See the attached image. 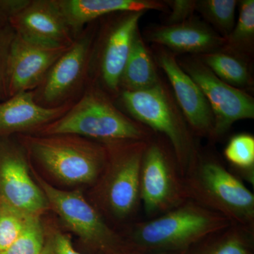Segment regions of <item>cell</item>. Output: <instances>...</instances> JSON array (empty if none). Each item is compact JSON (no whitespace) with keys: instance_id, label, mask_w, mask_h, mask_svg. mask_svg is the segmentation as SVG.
<instances>
[{"instance_id":"cell-30","label":"cell","mask_w":254,"mask_h":254,"mask_svg":"<svg viewBox=\"0 0 254 254\" xmlns=\"http://www.w3.org/2000/svg\"><path fill=\"white\" fill-rule=\"evenodd\" d=\"M29 1L30 0H0V26L9 25L11 18Z\"/></svg>"},{"instance_id":"cell-5","label":"cell","mask_w":254,"mask_h":254,"mask_svg":"<svg viewBox=\"0 0 254 254\" xmlns=\"http://www.w3.org/2000/svg\"><path fill=\"white\" fill-rule=\"evenodd\" d=\"M148 141L105 144L108 160L91 192L93 205L103 216L123 222L136 213L141 203L140 173Z\"/></svg>"},{"instance_id":"cell-26","label":"cell","mask_w":254,"mask_h":254,"mask_svg":"<svg viewBox=\"0 0 254 254\" xmlns=\"http://www.w3.org/2000/svg\"><path fill=\"white\" fill-rule=\"evenodd\" d=\"M43 245L44 230L42 217L35 216L17 240L0 254H42Z\"/></svg>"},{"instance_id":"cell-24","label":"cell","mask_w":254,"mask_h":254,"mask_svg":"<svg viewBox=\"0 0 254 254\" xmlns=\"http://www.w3.org/2000/svg\"><path fill=\"white\" fill-rule=\"evenodd\" d=\"M224 156L233 168L254 183V137L240 133L232 137L224 150Z\"/></svg>"},{"instance_id":"cell-32","label":"cell","mask_w":254,"mask_h":254,"mask_svg":"<svg viewBox=\"0 0 254 254\" xmlns=\"http://www.w3.org/2000/svg\"><path fill=\"white\" fill-rule=\"evenodd\" d=\"M0 203H1V199H0Z\"/></svg>"},{"instance_id":"cell-31","label":"cell","mask_w":254,"mask_h":254,"mask_svg":"<svg viewBox=\"0 0 254 254\" xmlns=\"http://www.w3.org/2000/svg\"><path fill=\"white\" fill-rule=\"evenodd\" d=\"M183 252H153V253H141V252H133V251H129V252H124L120 254H182Z\"/></svg>"},{"instance_id":"cell-14","label":"cell","mask_w":254,"mask_h":254,"mask_svg":"<svg viewBox=\"0 0 254 254\" xmlns=\"http://www.w3.org/2000/svg\"><path fill=\"white\" fill-rule=\"evenodd\" d=\"M68 47L39 44L15 34L6 73L8 98L36 89Z\"/></svg>"},{"instance_id":"cell-12","label":"cell","mask_w":254,"mask_h":254,"mask_svg":"<svg viewBox=\"0 0 254 254\" xmlns=\"http://www.w3.org/2000/svg\"><path fill=\"white\" fill-rule=\"evenodd\" d=\"M180 66L198 85L213 112V139L220 138L239 120L254 118L253 97L217 77L197 57L180 62Z\"/></svg>"},{"instance_id":"cell-7","label":"cell","mask_w":254,"mask_h":254,"mask_svg":"<svg viewBox=\"0 0 254 254\" xmlns=\"http://www.w3.org/2000/svg\"><path fill=\"white\" fill-rule=\"evenodd\" d=\"M31 166L50 210L60 217L65 227L76 235L83 245L98 254H120L131 251L125 237L108 225L80 189L64 190L53 186Z\"/></svg>"},{"instance_id":"cell-2","label":"cell","mask_w":254,"mask_h":254,"mask_svg":"<svg viewBox=\"0 0 254 254\" xmlns=\"http://www.w3.org/2000/svg\"><path fill=\"white\" fill-rule=\"evenodd\" d=\"M32 134L76 135L104 144L148 141L155 136L154 132L128 117L108 93L91 83L63 116Z\"/></svg>"},{"instance_id":"cell-19","label":"cell","mask_w":254,"mask_h":254,"mask_svg":"<svg viewBox=\"0 0 254 254\" xmlns=\"http://www.w3.org/2000/svg\"><path fill=\"white\" fill-rule=\"evenodd\" d=\"M160 80L154 60L138 30L120 77V92L143 91L155 86Z\"/></svg>"},{"instance_id":"cell-9","label":"cell","mask_w":254,"mask_h":254,"mask_svg":"<svg viewBox=\"0 0 254 254\" xmlns=\"http://www.w3.org/2000/svg\"><path fill=\"white\" fill-rule=\"evenodd\" d=\"M98 23V20L87 25L33 90L37 104L53 109L79 99L89 83L90 62Z\"/></svg>"},{"instance_id":"cell-21","label":"cell","mask_w":254,"mask_h":254,"mask_svg":"<svg viewBox=\"0 0 254 254\" xmlns=\"http://www.w3.org/2000/svg\"><path fill=\"white\" fill-rule=\"evenodd\" d=\"M197 58L227 84L242 90L252 86V75L245 57L222 48Z\"/></svg>"},{"instance_id":"cell-29","label":"cell","mask_w":254,"mask_h":254,"mask_svg":"<svg viewBox=\"0 0 254 254\" xmlns=\"http://www.w3.org/2000/svg\"><path fill=\"white\" fill-rule=\"evenodd\" d=\"M165 2L170 10L167 25L186 21L193 17V13L196 11L197 1L194 0H170Z\"/></svg>"},{"instance_id":"cell-4","label":"cell","mask_w":254,"mask_h":254,"mask_svg":"<svg viewBox=\"0 0 254 254\" xmlns=\"http://www.w3.org/2000/svg\"><path fill=\"white\" fill-rule=\"evenodd\" d=\"M115 103L128 117L165 136L182 177L190 171L199 158L198 145L174 95L161 80L143 91H120Z\"/></svg>"},{"instance_id":"cell-28","label":"cell","mask_w":254,"mask_h":254,"mask_svg":"<svg viewBox=\"0 0 254 254\" xmlns=\"http://www.w3.org/2000/svg\"><path fill=\"white\" fill-rule=\"evenodd\" d=\"M15 36L10 25L0 26V102L7 99L6 73L11 44Z\"/></svg>"},{"instance_id":"cell-22","label":"cell","mask_w":254,"mask_h":254,"mask_svg":"<svg viewBox=\"0 0 254 254\" xmlns=\"http://www.w3.org/2000/svg\"><path fill=\"white\" fill-rule=\"evenodd\" d=\"M238 18L222 49L246 58L253 53L254 50V1L242 0L238 1Z\"/></svg>"},{"instance_id":"cell-6","label":"cell","mask_w":254,"mask_h":254,"mask_svg":"<svg viewBox=\"0 0 254 254\" xmlns=\"http://www.w3.org/2000/svg\"><path fill=\"white\" fill-rule=\"evenodd\" d=\"M183 180L189 200L254 230L253 193L217 159L200 154Z\"/></svg>"},{"instance_id":"cell-17","label":"cell","mask_w":254,"mask_h":254,"mask_svg":"<svg viewBox=\"0 0 254 254\" xmlns=\"http://www.w3.org/2000/svg\"><path fill=\"white\" fill-rule=\"evenodd\" d=\"M72 105L43 108L35 101L33 91L9 97L0 102V138L36 133L63 116Z\"/></svg>"},{"instance_id":"cell-15","label":"cell","mask_w":254,"mask_h":254,"mask_svg":"<svg viewBox=\"0 0 254 254\" xmlns=\"http://www.w3.org/2000/svg\"><path fill=\"white\" fill-rule=\"evenodd\" d=\"M9 25L23 39L46 46L68 47L75 39L54 0H30Z\"/></svg>"},{"instance_id":"cell-8","label":"cell","mask_w":254,"mask_h":254,"mask_svg":"<svg viewBox=\"0 0 254 254\" xmlns=\"http://www.w3.org/2000/svg\"><path fill=\"white\" fill-rule=\"evenodd\" d=\"M145 12L114 13L98 20L90 62L89 83L103 90L114 101L120 93V77Z\"/></svg>"},{"instance_id":"cell-1","label":"cell","mask_w":254,"mask_h":254,"mask_svg":"<svg viewBox=\"0 0 254 254\" xmlns=\"http://www.w3.org/2000/svg\"><path fill=\"white\" fill-rule=\"evenodd\" d=\"M16 136L32 166L66 186L93 187L108 160L106 145L76 135Z\"/></svg>"},{"instance_id":"cell-16","label":"cell","mask_w":254,"mask_h":254,"mask_svg":"<svg viewBox=\"0 0 254 254\" xmlns=\"http://www.w3.org/2000/svg\"><path fill=\"white\" fill-rule=\"evenodd\" d=\"M146 38L173 53L198 55L222 49L226 43L213 28L194 16L184 22L151 28Z\"/></svg>"},{"instance_id":"cell-11","label":"cell","mask_w":254,"mask_h":254,"mask_svg":"<svg viewBox=\"0 0 254 254\" xmlns=\"http://www.w3.org/2000/svg\"><path fill=\"white\" fill-rule=\"evenodd\" d=\"M0 199L23 213L43 217L50 210L31 163L16 136L0 138Z\"/></svg>"},{"instance_id":"cell-27","label":"cell","mask_w":254,"mask_h":254,"mask_svg":"<svg viewBox=\"0 0 254 254\" xmlns=\"http://www.w3.org/2000/svg\"><path fill=\"white\" fill-rule=\"evenodd\" d=\"M44 245L42 254H83L75 250L71 237L53 220H43Z\"/></svg>"},{"instance_id":"cell-13","label":"cell","mask_w":254,"mask_h":254,"mask_svg":"<svg viewBox=\"0 0 254 254\" xmlns=\"http://www.w3.org/2000/svg\"><path fill=\"white\" fill-rule=\"evenodd\" d=\"M155 48V62L168 76L174 97L190 130L194 135L213 139L215 120L203 92L184 71L175 53L162 46Z\"/></svg>"},{"instance_id":"cell-25","label":"cell","mask_w":254,"mask_h":254,"mask_svg":"<svg viewBox=\"0 0 254 254\" xmlns=\"http://www.w3.org/2000/svg\"><path fill=\"white\" fill-rule=\"evenodd\" d=\"M35 215H29L0 203V253L7 250L17 240ZM39 217V216H38Z\"/></svg>"},{"instance_id":"cell-3","label":"cell","mask_w":254,"mask_h":254,"mask_svg":"<svg viewBox=\"0 0 254 254\" xmlns=\"http://www.w3.org/2000/svg\"><path fill=\"white\" fill-rule=\"evenodd\" d=\"M232 225L223 215L187 200L156 218L137 222L125 239L133 252L180 253Z\"/></svg>"},{"instance_id":"cell-20","label":"cell","mask_w":254,"mask_h":254,"mask_svg":"<svg viewBox=\"0 0 254 254\" xmlns=\"http://www.w3.org/2000/svg\"><path fill=\"white\" fill-rule=\"evenodd\" d=\"M254 232L232 225L200 241L182 254H254Z\"/></svg>"},{"instance_id":"cell-10","label":"cell","mask_w":254,"mask_h":254,"mask_svg":"<svg viewBox=\"0 0 254 254\" xmlns=\"http://www.w3.org/2000/svg\"><path fill=\"white\" fill-rule=\"evenodd\" d=\"M140 200L150 218L163 215L189 200L173 151H169L155 136L148 141L142 160Z\"/></svg>"},{"instance_id":"cell-23","label":"cell","mask_w":254,"mask_h":254,"mask_svg":"<svg viewBox=\"0 0 254 254\" xmlns=\"http://www.w3.org/2000/svg\"><path fill=\"white\" fill-rule=\"evenodd\" d=\"M237 5L236 0H200L197 1L196 11L226 39L236 23Z\"/></svg>"},{"instance_id":"cell-18","label":"cell","mask_w":254,"mask_h":254,"mask_svg":"<svg viewBox=\"0 0 254 254\" xmlns=\"http://www.w3.org/2000/svg\"><path fill=\"white\" fill-rule=\"evenodd\" d=\"M74 38L87 25L114 13L126 11H165V1L156 0H54Z\"/></svg>"}]
</instances>
